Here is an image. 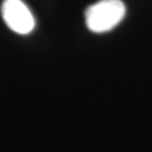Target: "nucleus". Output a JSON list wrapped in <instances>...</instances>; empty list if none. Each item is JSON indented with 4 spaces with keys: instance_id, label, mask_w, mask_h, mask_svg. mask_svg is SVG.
I'll return each mask as SVG.
<instances>
[{
    "instance_id": "1",
    "label": "nucleus",
    "mask_w": 152,
    "mask_h": 152,
    "mask_svg": "<svg viewBox=\"0 0 152 152\" xmlns=\"http://www.w3.org/2000/svg\"><path fill=\"white\" fill-rule=\"evenodd\" d=\"M125 12L122 0H99L86 9V25L94 33L109 32L123 20Z\"/></svg>"
},
{
    "instance_id": "2",
    "label": "nucleus",
    "mask_w": 152,
    "mask_h": 152,
    "mask_svg": "<svg viewBox=\"0 0 152 152\" xmlns=\"http://www.w3.org/2000/svg\"><path fill=\"white\" fill-rule=\"evenodd\" d=\"M1 15L7 26L17 34L26 35L35 27V19L23 0H5Z\"/></svg>"
}]
</instances>
